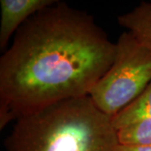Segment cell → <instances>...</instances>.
<instances>
[{
  "label": "cell",
  "mask_w": 151,
  "mask_h": 151,
  "mask_svg": "<svg viewBox=\"0 0 151 151\" xmlns=\"http://www.w3.org/2000/svg\"><path fill=\"white\" fill-rule=\"evenodd\" d=\"M116 44L114 60L89 97L111 119L134 103L151 81V52L129 31Z\"/></svg>",
  "instance_id": "3957f363"
},
{
  "label": "cell",
  "mask_w": 151,
  "mask_h": 151,
  "mask_svg": "<svg viewBox=\"0 0 151 151\" xmlns=\"http://www.w3.org/2000/svg\"><path fill=\"white\" fill-rule=\"evenodd\" d=\"M119 24L151 52V2H143L129 12L119 15Z\"/></svg>",
  "instance_id": "5b68a950"
},
{
  "label": "cell",
  "mask_w": 151,
  "mask_h": 151,
  "mask_svg": "<svg viewBox=\"0 0 151 151\" xmlns=\"http://www.w3.org/2000/svg\"><path fill=\"white\" fill-rule=\"evenodd\" d=\"M112 119L89 96L55 103L16 120L5 151H115Z\"/></svg>",
  "instance_id": "7a4b0ae2"
},
{
  "label": "cell",
  "mask_w": 151,
  "mask_h": 151,
  "mask_svg": "<svg viewBox=\"0 0 151 151\" xmlns=\"http://www.w3.org/2000/svg\"><path fill=\"white\" fill-rule=\"evenodd\" d=\"M151 117V81L134 103L112 118L116 130L124 128L141 119Z\"/></svg>",
  "instance_id": "8992f818"
},
{
  "label": "cell",
  "mask_w": 151,
  "mask_h": 151,
  "mask_svg": "<svg viewBox=\"0 0 151 151\" xmlns=\"http://www.w3.org/2000/svg\"><path fill=\"white\" fill-rule=\"evenodd\" d=\"M119 145L127 146L151 145V117L141 119L117 130Z\"/></svg>",
  "instance_id": "52a82bcc"
},
{
  "label": "cell",
  "mask_w": 151,
  "mask_h": 151,
  "mask_svg": "<svg viewBox=\"0 0 151 151\" xmlns=\"http://www.w3.org/2000/svg\"><path fill=\"white\" fill-rule=\"evenodd\" d=\"M55 0H1L0 49L4 50L13 35L36 13L53 5Z\"/></svg>",
  "instance_id": "277c9868"
},
{
  "label": "cell",
  "mask_w": 151,
  "mask_h": 151,
  "mask_svg": "<svg viewBox=\"0 0 151 151\" xmlns=\"http://www.w3.org/2000/svg\"><path fill=\"white\" fill-rule=\"evenodd\" d=\"M115 151H151V145L149 146H127L118 145Z\"/></svg>",
  "instance_id": "ba28073f"
},
{
  "label": "cell",
  "mask_w": 151,
  "mask_h": 151,
  "mask_svg": "<svg viewBox=\"0 0 151 151\" xmlns=\"http://www.w3.org/2000/svg\"><path fill=\"white\" fill-rule=\"evenodd\" d=\"M115 50L85 11L57 1L34 14L0 58V129L53 103L89 96Z\"/></svg>",
  "instance_id": "6da1fadb"
}]
</instances>
